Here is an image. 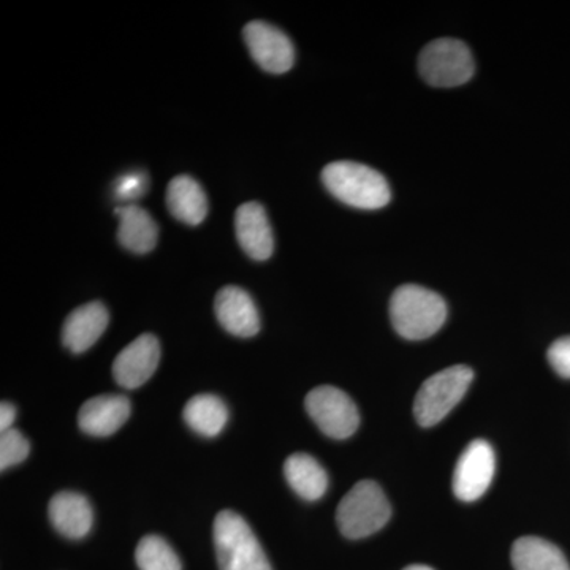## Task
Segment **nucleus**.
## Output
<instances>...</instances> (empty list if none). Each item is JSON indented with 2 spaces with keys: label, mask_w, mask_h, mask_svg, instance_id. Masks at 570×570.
Instances as JSON below:
<instances>
[{
  "label": "nucleus",
  "mask_w": 570,
  "mask_h": 570,
  "mask_svg": "<svg viewBox=\"0 0 570 570\" xmlns=\"http://www.w3.org/2000/svg\"><path fill=\"white\" fill-rule=\"evenodd\" d=\"M132 406L129 397L102 395L86 401L78 414V425L89 436L107 438L121 430L130 417Z\"/></svg>",
  "instance_id": "obj_13"
},
{
  "label": "nucleus",
  "mask_w": 570,
  "mask_h": 570,
  "mask_svg": "<svg viewBox=\"0 0 570 570\" xmlns=\"http://www.w3.org/2000/svg\"><path fill=\"white\" fill-rule=\"evenodd\" d=\"M497 459L493 448L483 439H475L461 453L453 472V493L460 501H478L493 482Z\"/></svg>",
  "instance_id": "obj_8"
},
{
  "label": "nucleus",
  "mask_w": 570,
  "mask_h": 570,
  "mask_svg": "<svg viewBox=\"0 0 570 570\" xmlns=\"http://www.w3.org/2000/svg\"><path fill=\"white\" fill-rule=\"evenodd\" d=\"M48 515L56 531L67 539H82L89 534L94 524V510L88 498L75 491H61L55 494L48 505Z\"/></svg>",
  "instance_id": "obj_15"
},
{
  "label": "nucleus",
  "mask_w": 570,
  "mask_h": 570,
  "mask_svg": "<svg viewBox=\"0 0 570 570\" xmlns=\"http://www.w3.org/2000/svg\"><path fill=\"white\" fill-rule=\"evenodd\" d=\"M284 475L288 485L306 501H317L328 489V475L314 456L294 453L284 463Z\"/></svg>",
  "instance_id": "obj_18"
},
{
  "label": "nucleus",
  "mask_w": 570,
  "mask_h": 570,
  "mask_svg": "<svg viewBox=\"0 0 570 570\" xmlns=\"http://www.w3.org/2000/svg\"><path fill=\"white\" fill-rule=\"evenodd\" d=\"M420 75L434 88H456L474 77L475 63L468 45L455 39H439L420 52Z\"/></svg>",
  "instance_id": "obj_6"
},
{
  "label": "nucleus",
  "mask_w": 570,
  "mask_h": 570,
  "mask_svg": "<svg viewBox=\"0 0 570 570\" xmlns=\"http://www.w3.org/2000/svg\"><path fill=\"white\" fill-rule=\"evenodd\" d=\"M235 230L239 246L253 261L265 262L275 253V236L264 206L249 202L235 214Z\"/></svg>",
  "instance_id": "obj_12"
},
{
  "label": "nucleus",
  "mask_w": 570,
  "mask_h": 570,
  "mask_svg": "<svg viewBox=\"0 0 570 570\" xmlns=\"http://www.w3.org/2000/svg\"><path fill=\"white\" fill-rule=\"evenodd\" d=\"M119 219L118 239L122 247L134 254L151 253L159 239V228L151 214L137 205L116 208Z\"/></svg>",
  "instance_id": "obj_16"
},
{
  "label": "nucleus",
  "mask_w": 570,
  "mask_h": 570,
  "mask_svg": "<svg viewBox=\"0 0 570 570\" xmlns=\"http://www.w3.org/2000/svg\"><path fill=\"white\" fill-rule=\"evenodd\" d=\"M108 322H110V314L104 303L92 302L77 307L63 324V346L73 354L89 351L104 335Z\"/></svg>",
  "instance_id": "obj_14"
},
{
  "label": "nucleus",
  "mask_w": 570,
  "mask_h": 570,
  "mask_svg": "<svg viewBox=\"0 0 570 570\" xmlns=\"http://www.w3.org/2000/svg\"><path fill=\"white\" fill-rule=\"evenodd\" d=\"M148 190V178L145 174H130L122 176L116 184V197L121 202H132L140 198Z\"/></svg>",
  "instance_id": "obj_23"
},
{
  "label": "nucleus",
  "mask_w": 570,
  "mask_h": 570,
  "mask_svg": "<svg viewBox=\"0 0 570 570\" xmlns=\"http://www.w3.org/2000/svg\"><path fill=\"white\" fill-rule=\"evenodd\" d=\"M404 570H434V569L430 568V566L412 564V566H407V568Z\"/></svg>",
  "instance_id": "obj_26"
},
{
  "label": "nucleus",
  "mask_w": 570,
  "mask_h": 570,
  "mask_svg": "<svg viewBox=\"0 0 570 570\" xmlns=\"http://www.w3.org/2000/svg\"><path fill=\"white\" fill-rule=\"evenodd\" d=\"M31 452V444L21 431L11 430L6 431L0 436V469L6 471L11 466L22 463Z\"/></svg>",
  "instance_id": "obj_22"
},
{
  "label": "nucleus",
  "mask_w": 570,
  "mask_h": 570,
  "mask_svg": "<svg viewBox=\"0 0 570 570\" xmlns=\"http://www.w3.org/2000/svg\"><path fill=\"white\" fill-rule=\"evenodd\" d=\"M390 318L397 335L404 340H426L448 321V305L430 288L417 284L401 285L390 302Z\"/></svg>",
  "instance_id": "obj_1"
},
{
  "label": "nucleus",
  "mask_w": 570,
  "mask_h": 570,
  "mask_svg": "<svg viewBox=\"0 0 570 570\" xmlns=\"http://www.w3.org/2000/svg\"><path fill=\"white\" fill-rule=\"evenodd\" d=\"M217 321L230 335L253 337L261 332V316L254 299L238 285L220 288L214 302Z\"/></svg>",
  "instance_id": "obj_11"
},
{
  "label": "nucleus",
  "mask_w": 570,
  "mask_h": 570,
  "mask_svg": "<svg viewBox=\"0 0 570 570\" xmlns=\"http://www.w3.org/2000/svg\"><path fill=\"white\" fill-rule=\"evenodd\" d=\"M159 362V340L151 333H145L116 356L112 363V376L122 389H140L154 376Z\"/></svg>",
  "instance_id": "obj_10"
},
{
  "label": "nucleus",
  "mask_w": 570,
  "mask_h": 570,
  "mask_svg": "<svg viewBox=\"0 0 570 570\" xmlns=\"http://www.w3.org/2000/svg\"><path fill=\"white\" fill-rule=\"evenodd\" d=\"M305 404L309 417L328 438L347 439L358 430V407L341 389L332 385L313 389Z\"/></svg>",
  "instance_id": "obj_7"
},
{
  "label": "nucleus",
  "mask_w": 570,
  "mask_h": 570,
  "mask_svg": "<svg viewBox=\"0 0 570 570\" xmlns=\"http://www.w3.org/2000/svg\"><path fill=\"white\" fill-rule=\"evenodd\" d=\"M167 206L179 223L198 225L208 214V198L200 184L190 176L181 175L171 179L167 187Z\"/></svg>",
  "instance_id": "obj_17"
},
{
  "label": "nucleus",
  "mask_w": 570,
  "mask_h": 570,
  "mask_svg": "<svg viewBox=\"0 0 570 570\" xmlns=\"http://www.w3.org/2000/svg\"><path fill=\"white\" fill-rule=\"evenodd\" d=\"M472 381L474 371L464 365L448 367L426 379L414 403V414L420 425L434 426L448 417L466 395Z\"/></svg>",
  "instance_id": "obj_5"
},
{
  "label": "nucleus",
  "mask_w": 570,
  "mask_h": 570,
  "mask_svg": "<svg viewBox=\"0 0 570 570\" xmlns=\"http://www.w3.org/2000/svg\"><path fill=\"white\" fill-rule=\"evenodd\" d=\"M183 415L190 430L205 438H216L228 422V409L224 401L209 393L190 397Z\"/></svg>",
  "instance_id": "obj_20"
},
{
  "label": "nucleus",
  "mask_w": 570,
  "mask_h": 570,
  "mask_svg": "<svg viewBox=\"0 0 570 570\" xmlns=\"http://www.w3.org/2000/svg\"><path fill=\"white\" fill-rule=\"evenodd\" d=\"M510 557L515 570H570L564 553L554 543L534 535L517 540Z\"/></svg>",
  "instance_id": "obj_19"
},
{
  "label": "nucleus",
  "mask_w": 570,
  "mask_h": 570,
  "mask_svg": "<svg viewBox=\"0 0 570 570\" xmlns=\"http://www.w3.org/2000/svg\"><path fill=\"white\" fill-rule=\"evenodd\" d=\"M14 420H17V407L9 403V401H3L0 404V431L6 433V431L11 430Z\"/></svg>",
  "instance_id": "obj_25"
},
{
  "label": "nucleus",
  "mask_w": 570,
  "mask_h": 570,
  "mask_svg": "<svg viewBox=\"0 0 570 570\" xmlns=\"http://www.w3.org/2000/svg\"><path fill=\"white\" fill-rule=\"evenodd\" d=\"M547 356H549L551 367L561 377L570 379V336H562L554 341Z\"/></svg>",
  "instance_id": "obj_24"
},
{
  "label": "nucleus",
  "mask_w": 570,
  "mask_h": 570,
  "mask_svg": "<svg viewBox=\"0 0 570 570\" xmlns=\"http://www.w3.org/2000/svg\"><path fill=\"white\" fill-rule=\"evenodd\" d=\"M213 535L220 570H273L254 531L238 513H217Z\"/></svg>",
  "instance_id": "obj_3"
},
{
  "label": "nucleus",
  "mask_w": 570,
  "mask_h": 570,
  "mask_svg": "<svg viewBox=\"0 0 570 570\" xmlns=\"http://www.w3.org/2000/svg\"><path fill=\"white\" fill-rule=\"evenodd\" d=\"M328 193L358 209H381L392 200L387 179L374 168L351 160H337L322 171Z\"/></svg>",
  "instance_id": "obj_2"
},
{
  "label": "nucleus",
  "mask_w": 570,
  "mask_h": 570,
  "mask_svg": "<svg viewBox=\"0 0 570 570\" xmlns=\"http://www.w3.org/2000/svg\"><path fill=\"white\" fill-rule=\"evenodd\" d=\"M243 36L254 61L268 73H285L294 66V45L275 26L265 21H253L246 26Z\"/></svg>",
  "instance_id": "obj_9"
},
{
  "label": "nucleus",
  "mask_w": 570,
  "mask_h": 570,
  "mask_svg": "<svg viewBox=\"0 0 570 570\" xmlns=\"http://www.w3.org/2000/svg\"><path fill=\"white\" fill-rule=\"evenodd\" d=\"M392 517L389 499L373 480H362L336 510V523L347 539H365L381 531Z\"/></svg>",
  "instance_id": "obj_4"
},
{
  "label": "nucleus",
  "mask_w": 570,
  "mask_h": 570,
  "mask_svg": "<svg viewBox=\"0 0 570 570\" xmlns=\"http://www.w3.org/2000/svg\"><path fill=\"white\" fill-rule=\"evenodd\" d=\"M135 561L140 570H183L181 560L167 540L146 535L138 543Z\"/></svg>",
  "instance_id": "obj_21"
}]
</instances>
